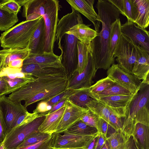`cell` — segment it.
<instances>
[{
  "mask_svg": "<svg viewBox=\"0 0 149 149\" xmlns=\"http://www.w3.org/2000/svg\"><path fill=\"white\" fill-rule=\"evenodd\" d=\"M99 19L102 24L101 30L88 45L95 67L97 70H108L114 64L109 52L111 25L119 18L120 13L108 0H98L95 6Z\"/></svg>",
  "mask_w": 149,
  "mask_h": 149,
  "instance_id": "1",
  "label": "cell"
},
{
  "mask_svg": "<svg viewBox=\"0 0 149 149\" xmlns=\"http://www.w3.org/2000/svg\"><path fill=\"white\" fill-rule=\"evenodd\" d=\"M23 6L22 16L26 20L36 19L42 16L46 28L44 52H54L56 34L59 21L58 14L62 8L58 0H17Z\"/></svg>",
  "mask_w": 149,
  "mask_h": 149,
  "instance_id": "2",
  "label": "cell"
},
{
  "mask_svg": "<svg viewBox=\"0 0 149 149\" xmlns=\"http://www.w3.org/2000/svg\"><path fill=\"white\" fill-rule=\"evenodd\" d=\"M67 75L36 78L8 97L11 101L24 100V106L29 105L41 100L51 98L66 90L68 82Z\"/></svg>",
  "mask_w": 149,
  "mask_h": 149,
  "instance_id": "3",
  "label": "cell"
},
{
  "mask_svg": "<svg viewBox=\"0 0 149 149\" xmlns=\"http://www.w3.org/2000/svg\"><path fill=\"white\" fill-rule=\"evenodd\" d=\"M42 17L34 20L23 21L2 33L0 36L1 47L3 49L26 48Z\"/></svg>",
  "mask_w": 149,
  "mask_h": 149,
  "instance_id": "4",
  "label": "cell"
},
{
  "mask_svg": "<svg viewBox=\"0 0 149 149\" xmlns=\"http://www.w3.org/2000/svg\"><path fill=\"white\" fill-rule=\"evenodd\" d=\"M66 32L56 31V37L58 48L61 52L59 56L61 63L69 76L77 68L79 40L73 35Z\"/></svg>",
  "mask_w": 149,
  "mask_h": 149,
  "instance_id": "5",
  "label": "cell"
},
{
  "mask_svg": "<svg viewBox=\"0 0 149 149\" xmlns=\"http://www.w3.org/2000/svg\"><path fill=\"white\" fill-rule=\"evenodd\" d=\"M46 116L39 117L38 114H36L23 121L8 132L2 143L3 149H17L29 135L38 130L39 127Z\"/></svg>",
  "mask_w": 149,
  "mask_h": 149,
  "instance_id": "6",
  "label": "cell"
},
{
  "mask_svg": "<svg viewBox=\"0 0 149 149\" xmlns=\"http://www.w3.org/2000/svg\"><path fill=\"white\" fill-rule=\"evenodd\" d=\"M126 116L137 123L148 125L149 84L142 81L140 88L127 107Z\"/></svg>",
  "mask_w": 149,
  "mask_h": 149,
  "instance_id": "7",
  "label": "cell"
},
{
  "mask_svg": "<svg viewBox=\"0 0 149 149\" xmlns=\"http://www.w3.org/2000/svg\"><path fill=\"white\" fill-rule=\"evenodd\" d=\"M137 55L136 46L121 33L113 53L114 58L116 57V60L119 67L125 72L132 74Z\"/></svg>",
  "mask_w": 149,
  "mask_h": 149,
  "instance_id": "8",
  "label": "cell"
},
{
  "mask_svg": "<svg viewBox=\"0 0 149 149\" xmlns=\"http://www.w3.org/2000/svg\"><path fill=\"white\" fill-rule=\"evenodd\" d=\"M64 134L54 132L52 134L50 148H87L91 142L99 136V131L95 134L88 136L75 135L63 132Z\"/></svg>",
  "mask_w": 149,
  "mask_h": 149,
  "instance_id": "9",
  "label": "cell"
},
{
  "mask_svg": "<svg viewBox=\"0 0 149 149\" xmlns=\"http://www.w3.org/2000/svg\"><path fill=\"white\" fill-rule=\"evenodd\" d=\"M97 69L95 67L91 53L88 54V64L83 72L80 74L74 71L68 77L66 90L77 89L90 87Z\"/></svg>",
  "mask_w": 149,
  "mask_h": 149,
  "instance_id": "10",
  "label": "cell"
},
{
  "mask_svg": "<svg viewBox=\"0 0 149 149\" xmlns=\"http://www.w3.org/2000/svg\"><path fill=\"white\" fill-rule=\"evenodd\" d=\"M107 74L115 82L133 93L137 92L142 81L133 74L122 70L118 64H112L108 69Z\"/></svg>",
  "mask_w": 149,
  "mask_h": 149,
  "instance_id": "11",
  "label": "cell"
},
{
  "mask_svg": "<svg viewBox=\"0 0 149 149\" xmlns=\"http://www.w3.org/2000/svg\"><path fill=\"white\" fill-rule=\"evenodd\" d=\"M121 33L129 39L136 46L149 52V32L134 22L127 21L121 24Z\"/></svg>",
  "mask_w": 149,
  "mask_h": 149,
  "instance_id": "12",
  "label": "cell"
},
{
  "mask_svg": "<svg viewBox=\"0 0 149 149\" xmlns=\"http://www.w3.org/2000/svg\"><path fill=\"white\" fill-rule=\"evenodd\" d=\"M21 72L36 78L67 75L61 61L48 64H29L23 65Z\"/></svg>",
  "mask_w": 149,
  "mask_h": 149,
  "instance_id": "13",
  "label": "cell"
},
{
  "mask_svg": "<svg viewBox=\"0 0 149 149\" xmlns=\"http://www.w3.org/2000/svg\"><path fill=\"white\" fill-rule=\"evenodd\" d=\"M65 105V111L55 132L61 133L65 131L75 123L81 120L88 111V109L75 105L68 99Z\"/></svg>",
  "mask_w": 149,
  "mask_h": 149,
  "instance_id": "14",
  "label": "cell"
},
{
  "mask_svg": "<svg viewBox=\"0 0 149 149\" xmlns=\"http://www.w3.org/2000/svg\"><path fill=\"white\" fill-rule=\"evenodd\" d=\"M136 93L129 95L96 96L93 98L109 107L116 116L119 117L125 118L127 115V107Z\"/></svg>",
  "mask_w": 149,
  "mask_h": 149,
  "instance_id": "15",
  "label": "cell"
},
{
  "mask_svg": "<svg viewBox=\"0 0 149 149\" xmlns=\"http://www.w3.org/2000/svg\"><path fill=\"white\" fill-rule=\"evenodd\" d=\"M0 110L7 127L8 132L16 117L21 113L28 112L26 107L22 105L21 102H13L5 95L0 97Z\"/></svg>",
  "mask_w": 149,
  "mask_h": 149,
  "instance_id": "16",
  "label": "cell"
},
{
  "mask_svg": "<svg viewBox=\"0 0 149 149\" xmlns=\"http://www.w3.org/2000/svg\"><path fill=\"white\" fill-rule=\"evenodd\" d=\"M72 9L83 15L91 22L95 30L100 32V22L98 15L95 11L93 4L95 0H66Z\"/></svg>",
  "mask_w": 149,
  "mask_h": 149,
  "instance_id": "17",
  "label": "cell"
},
{
  "mask_svg": "<svg viewBox=\"0 0 149 149\" xmlns=\"http://www.w3.org/2000/svg\"><path fill=\"white\" fill-rule=\"evenodd\" d=\"M136 48L137 59L132 74L143 82L149 84V52L139 46Z\"/></svg>",
  "mask_w": 149,
  "mask_h": 149,
  "instance_id": "18",
  "label": "cell"
},
{
  "mask_svg": "<svg viewBox=\"0 0 149 149\" xmlns=\"http://www.w3.org/2000/svg\"><path fill=\"white\" fill-rule=\"evenodd\" d=\"M46 38V28L42 17L39 24L31 38L28 46L30 54H39L43 52Z\"/></svg>",
  "mask_w": 149,
  "mask_h": 149,
  "instance_id": "19",
  "label": "cell"
},
{
  "mask_svg": "<svg viewBox=\"0 0 149 149\" xmlns=\"http://www.w3.org/2000/svg\"><path fill=\"white\" fill-rule=\"evenodd\" d=\"M66 33L73 35L81 42L86 45H89L99 34L84 23L73 26Z\"/></svg>",
  "mask_w": 149,
  "mask_h": 149,
  "instance_id": "20",
  "label": "cell"
},
{
  "mask_svg": "<svg viewBox=\"0 0 149 149\" xmlns=\"http://www.w3.org/2000/svg\"><path fill=\"white\" fill-rule=\"evenodd\" d=\"M65 109V103L57 110L46 115L45 119L39 127L38 130L41 132L51 134L55 132Z\"/></svg>",
  "mask_w": 149,
  "mask_h": 149,
  "instance_id": "21",
  "label": "cell"
},
{
  "mask_svg": "<svg viewBox=\"0 0 149 149\" xmlns=\"http://www.w3.org/2000/svg\"><path fill=\"white\" fill-rule=\"evenodd\" d=\"M118 10L120 13L126 17L127 21L134 22L136 8L134 0H108Z\"/></svg>",
  "mask_w": 149,
  "mask_h": 149,
  "instance_id": "22",
  "label": "cell"
},
{
  "mask_svg": "<svg viewBox=\"0 0 149 149\" xmlns=\"http://www.w3.org/2000/svg\"><path fill=\"white\" fill-rule=\"evenodd\" d=\"M136 8V15L134 22L144 29L149 25V0H134Z\"/></svg>",
  "mask_w": 149,
  "mask_h": 149,
  "instance_id": "23",
  "label": "cell"
},
{
  "mask_svg": "<svg viewBox=\"0 0 149 149\" xmlns=\"http://www.w3.org/2000/svg\"><path fill=\"white\" fill-rule=\"evenodd\" d=\"M61 61L59 56L54 52H43L39 54H30L24 60L23 65L29 64L39 65L54 63Z\"/></svg>",
  "mask_w": 149,
  "mask_h": 149,
  "instance_id": "24",
  "label": "cell"
},
{
  "mask_svg": "<svg viewBox=\"0 0 149 149\" xmlns=\"http://www.w3.org/2000/svg\"><path fill=\"white\" fill-rule=\"evenodd\" d=\"M90 87L73 90L68 98L75 105L87 109L86 105L93 99L90 95Z\"/></svg>",
  "mask_w": 149,
  "mask_h": 149,
  "instance_id": "25",
  "label": "cell"
},
{
  "mask_svg": "<svg viewBox=\"0 0 149 149\" xmlns=\"http://www.w3.org/2000/svg\"><path fill=\"white\" fill-rule=\"evenodd\" d=\"M87 108L96 115L108 123L109 117L113 113L111 109L99 101L93 98L86 105Z\"/></svg>",
  "mask_w": 149,
  "mask_h": 149,
  "instance_id": "26",
  "label": "cell"
},
{
  "mask_svg": "<svg viewBox=\"0 0 149 149\" xmlns=\"http://www.w3.org/2000/svg\"><path fill=\"white\" fill-rule=\"evenodd\" d=\"M0 53L5 55V68L13 61L17 59L25 60L30 54V50L28 46L22 49H3L0 50Z\"/></svg>",
  "mask_w": 149,
  "mask_h": 149,
  "instance_id": "27",
  "label": "cell"
},
{
  "mask_svg": "<svg viewBox=\"0 0 149 149\" xmlns=\"http://www.w3.org/2000/svg\"><path fill=\"white\" fill-rule=\"evenodd\" d=\"M7 81L8 89L6 95L19 89L28 84L34 81L36 77L29 74L23 77H17L10 79L7 77H3Z\"/></svg>",
  "mask_w": 149,
  "mask_h": 149,
  "instance_id": "28",
  "label": "cell"
},
{
  "mask_svg": "<svg viewBox=\"0 0 149 149\" xmlns=\"http://www.w3.org/2000/svg\"><path fill=\"white\" fill-rule=\"evenodd\" d=\"M121 23L120 18L112 24L111 27L109 46V52L111 58L115 61L113 53L115 47L121 34Z\"/></svg>",
  "mask_w": 149,
  "mask_h": 149,
  "instance_id": "29",
  "label": "cell"
},
{
  "mask_svg": "<svg viewBox=\"0 0 149 149\" xmlns=\"http://www.w3.org/2000/svg\"><path fill=\"white\" fill-rule=\"evenodd\" d=\"M77 47L78 62L75 71L80 74L84 70L88 64L89 51L88 45L83 44L79 41L78 42Z\"/></svg>",
  "mask_w": 149,
  "mask_h": 149,
  "instance_id": "30",
  "label": "cell"
},
{
  "mask_svg": "<svg viewBox=\"0 0 149 149\" xmlns=\"http://www.w3.org/2000/svg\"><path fill=\"white\" fill-rule=\"evenodd\" d=\"M95 130L97 129L87 125L80 120L65 132L75 135L88 136L92 135L96 133L97 132H95Z\"/></svg>",
  "mask_w": 149,
  "mask_h": 149,
  "instance_id": "31",
  "label": "cell"
},
{
  "mask_svg": "<svg viewBox=\"0 0 149 149\" xmlns=\"http://www.w3.org/2000/svg\"><path fill=\"white\" fill-rule=\"evenodd\" d=\"M18 21L17 15L10 14L0 7V31L10 29Z\"/></svg>",
  "mask_w": 149,
  "mask_h": 149,
  "instance_id": "32",
  "label": "cell"
},
{
  "mask_svg": "<svg viewBox=\"0 0 149 149\" xmlns=\"http://www.w3.org/2000/svg\"><path fill=\"white\" fill-rule=\"evenodd\" d=\"M52 134L36 131L29 135L17 149L33 145L51 138Z\"/></svg>",
  "mask_w": 149,
  "mask_h": 149,
  "instance_id": "33",
  "label": "cell"
},
{
  "mask_svg": "<svg viewBox=\"0 0 149 149\" xmlns=\"http://www.w3.org/2000/svg\"><path fill=\"white\" fill-rule=\"evenodd\" d=\"M115 83L114 81L108 76L99 80L90 87V97L93 98Z\"/></svg>",
  "mask_w": 149,
  "mask_h": 149,
  "instance_id": "34",
  "label": "cell"
},
{
  "mask_svg": "<svg viewBox=\"0 0 149 149\" xmlns=\"http://www.w3.org/2000/svg\"><path fill=\"white\" fill-rule=\"evenodd\" d=\"M133 94L134 93H133L129 90L115 82L97 95L93 97V98L96 96L101 97L117 95H129Z\"/></svg>",
  "mask_w": 149,
  "mask_h": 149,
  "instance_id": "35",
  "label": "cell"
},
{
  "mask_svg": "<svg viewBox=\"0 0 149 149\" xmlns=\"http://www.w3.org/2000/svg\"><path fill=\"white\" fill-rule=\"evenodd\" d=\"M1 8L10 14L17 15L21 6L16 0H0Z\"/></svg>",
  "mask_w": 149,
  "mask_h": 149,
  "instance_id": "36",
  "label": "cell"
},
{
  "mask_svg": "<svg viewBox=\"0 0 149 149\" xmlns=\"http://www.w3.org/2000/svg\"><path fill=\"white\" fill-rule=\"evenodd\" d=\"M27 75L21 72V68H15L6 67L4 68L0 72V77H7L10 79L23 77Z\"/></svg>",
  "mask_w": 149,
  "mask_h": 149,
  "instance_id": "37",
  "label": "cell"
},
{
  "mask_svg": "<svg viewBox=\"0 0 149 149\" xmlns=\"http://www.w3.org/2000/svg\"><path fill=\"white\" fill-rule=\"evenodd\" d=\"M99 118L96 115L88 110L82 117L81 120L87 125L96 128L98 130Z\"/></svg>",
  "mask_w": 149,
  "mask_h": 149,
  "instance_id": "38",
  "label": "cell"
},
{
  "mask_svg": "<svg viewBox=\"0 0 149 149\" xmlns=\"http://www.w3.org/2000/svg\"><path fill=\"white\" fill-rule=\"evenodd\" d=\"M125 118L118 117L112 113L109 117L108 123L113 128L120 129L124 124Z\"/></svg>",
  "mask_w": 149,
  "mask_h": 149,
  "instance_id": "39",
  "label": "cell"
},
{
  "mask_svg": "<svg viewBox=\"0 0 149 149\" xmlns=\"http://www.w3.org/2000/svg\"><path fill=\"white\" fill-rule=\"evenodd\" d=\"M38 104L36 109L33 112L38 114L47 115L52 107L49 106L45 100H41Z\"/></svg>",
  "mask_w": 149,
  "mask_h": 149,
  "instance_id": "40",
  "label": "cell"
},
{
  "mask_svg": "<svg viewBox=\"0 0 149 149\" xmlns=\"http://www.w3.org/2000/svg\"><path fill=\"white\" fill-rule=\"evenodd\" d=\"M71 90H66L63 93L53 97L47 100H45L49 106L52 108L57 103L60 101L64 98L68 99V95L70 93Z\"/></svg>",
  "mask_w": 149,
  "mask_h": 149,
  "instance_id": "41",
  "label": "cell"
},
{
  "mask_svg": "<svg viewBox=\"0 0 149 149\" xmlns=\"http://www.w3.org/2000/svg\"><path fill=\"white\" fill-rule=\"evenodd\" d=\"M51 140L52 137L48 139L35 144L17 149H49L50 148V144Z\"/></svg>",
  "mask_w": 149,
  "mask_h": 149,
  "instance_id": "42",
  "label": "cell"
},
{
  "mask_svg": "<svg viewBox=\"0 0 149 149\" xmlns=\"http://www.w3.org/2000/svg\"><path fill=\"white\" fill-rule=\"evenodd\" d=\"M8 133V130L2 113L0 110V142L4 141Z\"/></svg>",
  "mask_w": 149,
  "mask_h": 149,
  "instance_id": "43",
  "label": "cell"
},
{
  "mask_svg": "<svg viewBox=\"0 0 149 149\" xmlns=\"http://www.w3.org/2000/svg\"><path fill=\"white\" fill-rule=\"evenodd\" d=\"M8 89V83L3 77H0V97L5 95Z\"/></svg>",
  "mask_w": 149,
  "mask_h": 149,
  "instance_id": "44",
  "label": "cell"
},
{
  "mask_svg": "<svg viewBox=\"0 0 149 149\" xmlns=\"http://www.w3.org/2000/svg\"><path fill=\"white\" fill-rule=\"evenodd\" d=\"M24 60L22 59H17L12 61L8 65L7 67L15 68H21L23 65Z\"/></svg>",
  "mask_w": 149,
  "mask_h": 149,
  "instance_id": "45",
  "label": "cell"
},
{
  "mask_svg": "<svg viewBox=\"0 0 149 149\" xmlns=\"http://www.w3.org/2000/svg\"><path fill=\"white\" fill-rule=\"evenodd\" d=\"M99 136V137L95 146V149H101L107 139L106 136L102 133H100Z\"/></svg>",
  "mask_w": 149,
  "mask_h": 149,
  "instance_id": "46",
  "label": "cell"
},
{
  "mask_svg": "<svg viewBox=\"0 0 149 149\" xmlns=\"http://www.w3.org/2000/svg\"><path fill=\"white\" fill-rule=\"evenodd\" d=\"M67 99H68L64 97L60 101L57 103L49 111L47 114L52 113L60 109L65 104Z\"/></svg>",
  "mask_w": 149,
  "mask_h": 149,
  "instance_id": "47",
  "label": "cell"
},
{
  "mask_svg": "<svg viewBox=\"0 0 149 149\" xmlns=\"http://www.w3.org/2000/svg\"><path fill=\"white\" fill-rule=\"evenodd\" d=\"M109 144L112 149H115L119 144V140L116 137H112L110 140Z\"/></svg>",
  "mask_w": 149,
  "mask_h": 149,
  "instance_id": "48",
  "label": "cell"
},
{
  "mask_svg": "<svg viewBox=\"0 0 149 149\" xmlns=\"http://www.w3.org/2000/svg\"><path fill=\"white\" fill-rule=\"evenodd\" d=\"M5 58V55L0 53V72L5 68L4 61Z\"/></svg>",
  "mask_w": 149,
  "mask_h": 149,
  "instance_id": "49",
  "label": "cell"
},
{
  "mask_svg": "<svg viewBox=\"0 0 149 149\" xmlns=\"http://www.w3.org/2000/svg\"><path fill=\"white\" fill-rule=\"evenodd\" d=\"M86 148H50L49 149H86Z\"/></svg>",
  "mask_w": 149,
  "mask_h": 149,
  "instance_id": "50",
  "label": "cell"
},
{
  "mask_svg": "<svg viewBox=\"0 0 149 149\" xmlns=\"http://www.w3.org/2000/svg\"><path fill=\"white\" fill-rule=\"evenodd\" d=\"M104 145H103L102 149H108L106 143H104Z\"/></svg>",
  "mask_w": 149,
  "mask_h": 149,
  "instance_id": "51",
  "label": "cell"
},
{
  "mask_svg": "<svg viewBox=\"0 0 149 149\" xmlns=\"http://www.w3.org/2000/svg\"><path fill=\"white\" fill-rule=\"evenodd\" d=\"M2 143L0 142V147L2 145Z\"/></svg>",
  "mask_w": 149,
  "mask_h": 149,
  "instance_id": "52",
  "label": "cell"
},
{
  "mask_svg": "<svg viewBox=\"0 0 149 149\" xmlns=\"http://www.w3.org/2000/svg\"></svg>",
  "mask_w": 149,
  "mask_h": 149,
  "instance_id": "53",
  "label": "cell"
}]
</instances>
